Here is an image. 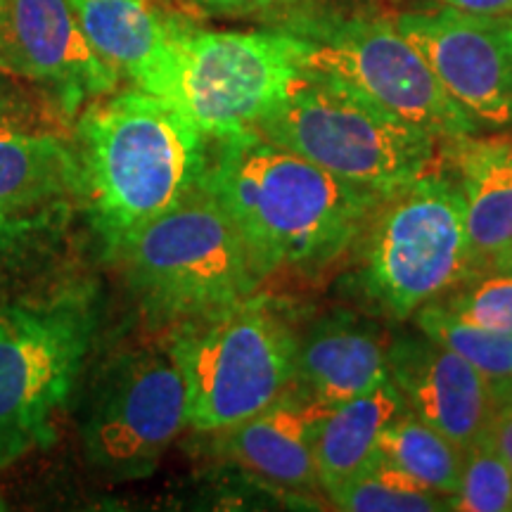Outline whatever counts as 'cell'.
Listing matches in <instances>:
<instances>
[{
	"instance_id": "cell-1",
	"label": "cell",
	"mask_w": 512,
	"mask_h": 512,
	"mask_svg": "<svg viewBox=\"0 0 512 512\" xmlns=\"http://www.w3.org/2000/svg\"><path fill=\"white\" fill-rule=\"evenodd\" d=\"M202 183L228 211L261 283L323 273L356 247L387 197L344 181L254 128L207 138Z\"/></svg>"
},
{
	"instance_id": "cell-2",
	"label": "cell",
	"mask_w": 512,
	"mask_h": 512,
	"mask_svg": "<svg viewBox=\"0 0 512 512\" xmlns=\"http://www.w3.org/2000/svg\"><path fill=\"white\" fill-rule=\"evenodd\" d=\"M74 145L81 202L110 252L188 197L209 162V140L188 114L140 88L88 102L76 119Z\"/></svg>"
},
{
	"instance_id": "cell-3",
	"label": "cell",
	"mask_w": 512,
	"mask_h": 512,
	"mask_svg": "<svg viewBox=\"0 0 512 512\" xmlns=\"http://www.w3.org/2000/svg\"><path fill=\"white\" fill-rule=\"evenodd\" d=\"M169 349L188 387V427L216 434L290 392L299 332L259 290L174 325Z\"/></svg>"
},
{
	"instance_id": "cell-4",
	"label": "cell",
	"mask_w": 512,
	"mask_h": 512,
	"mask_svg": "<svg viewBox=\"0 0 512 512\" xmlns=\"http://www.w3.org/2000/svg\"><path fill=\"white\" fill-rule=\"evenodd\" d=\"M252 128L320 169L384 197L418 181L439 157V140L430 133L316 69Z\"/></svg>"
},
{
	"instance_id": "cell-5",
	"label": "cell",
	"mask_w": 512,
	"mask_h": 512,
	"mask_svg": "<svg viewBox=\"0 0 512 512\" xmlns=\"http://www.w3.org/2000/svg\"><path fill=\"white\" fill-rule=\"evenodd\" d=\"M112 256L155 323L178 325L264 285L240 230L202 181L176 207L121 242Z\"/></svg>"
},
{
	"instance_id": "cell-6",
	"label": "cell",
	"mask_w": 512,
	"mask_h": 512,
	"mask_svg": "<svg viewBox=\"0 0 512 512\" xmlns=\"http://www.w3.org/2000/svg\"><path fill=\"white\" fill-rule=\"evenodd\" d=\"M356 247L358 290L389 318H411L458 285L467 275V228L453 166H432L387 197Z\"/></svg>"
},
{
	"instance_id": "cell-7",
	"label": "cell",
	"mask_w": 512,
	"mask_h": 512,
	"mask_svg": "<svg viewBox=\"0 0 512 512\" xmlns=\"http://www.w3.org/2000/svg\"><path fill=\"white\" fill-rule=\"evenodd\" d=\"M93 332V297L79 287L0 306V470L53 444Z\"/></svg>"
},
{
	"instance_id": "cell-8",
	"label": "cell",
	"mask_w": 512,
	"mask_h": 512,
	"mask_svg": "<svg viewBox=\"0 0 512 512\" xmlns=\"http://www.w3.org/2000/svg\"><path fill=\"white\" fill-rule=\"evenodd\" d=\"M311 41L294 31H204L178 38L169 98L207 138L252 128L309 72Z\"/></svg>"
},
{
	"instance_id": "cell-9",
	"label": "cell",
	"mask_w": 512,
	"mask_h": 512,
	"mask_svg": "<svg viewBox=\"0 0 512 512\" xmlns=\"http://www.w3.org/2000/svg\"><path fill=\"white\" fill-rule=\"evenodd\" d=\"M290 31L311 41L309 69L344 81L439 143H456L477 133L475 121L446 93L396 22L377 17L306 19Z\"/></svg>"
},
{
	"instance_id": "cell-10",
	"label": "cell",
	"mask_w": 512,
	"mask_h": 512,
	"mask_svg": "<svg viewBox=\"0 0 512 512\" xmlns=\"http://www.w3.org/2000/svg\"><path fill=\"white\" fill-rule=\"evenodd\" d=\"M188 427V387L169 344L124 354L102 373L81 422L86 463L131 482L157 470Z\"/></svg>"
},
{
	"instance_id": "cell-11",
	"label": "cell",
	"mask_w": 512,
	"mask_h": 512,
	"mask_svg": "<svg viewBox=\"0 0 512 512\" xmlns=\"http://www.w3.org/2000/svg\"><path fill=\"white\" fill-rule=\"evenodd\" d=\"M394 22L477 128L512 126V41L505 17L444 5L403 12Z\"/></svg>"
},
{
	"instance_id": "cell-12",
	"label": "cell",
	"mask_w": 512,
	"mask_h": 512,
	"mask_svg": "<svg viewBox=\"0 0 512 512\" xmlns=\"http://www.w3.org/2000/svg\"><path fill=\"white\" fill-rule=\"evenodd\" d=\"M0 72L46 88L67 117L119 83L72 0H0Z\"/></svg>"
},
{
	"instance_id": "cell-13",
	"label": "cell",
	"mask_w": 512,
	"mask_h": 512,
	"mask_svg": "<svg viewBox=\"0 0 512 512\" xmlns=\"http://www.w3.org/2000/svg\"><path fill=\"white\" fill-rule=\"evenodd\" d=\"M387 373L408 411L463 451L489 434L498 408L505 406L494 384L472 363L425 332L389 339Z\"/></svg>"
},
{
	"instance_id": "cell-14",
	"label": "cell",
	"mask_w": 512,
	"mask_h": 512,
	"mask_svg": "<svg viewBox=\"0 0 512 512\" xmlns=\"http://www.w3.org/2000/svg\"><path fill=\"white\" fill-rule=\"evenodd\" d=\"M387 344L368 318L337 311L299 332L292 387L313 406L330 411L387 380Z\"/></svg>"
},
{
	"instance_id": "cell-15",
	"label": "cell",
	"mask_w": 512,
	"mask_h": 512,
	"mask_svg": "<svg viewBox=\"0 0 512 512\" xmlns=\"http://www.w3.org/2000/svg\"><path fill=\"white\" fill-rule=\"evenodd\" d=\"M72 5L95 53L119 79L169 98L178 38L188 24L166 15L157 0H72Z\"/></svg>"
},
{
	"instance_id": "cell-16",
	"label": "cell",
	"mask_w": 512,
	"mask_h": 512,
	"mask_svg": "<svg viewBox=\"0 0 512 512\" xmlns=\"http://www.w3.org/2000/svg\"><path fill=\"white\" fill-rule=\"evenodd\" d=\"M325 413L328 411L290 389L240 425L216 432V444L228 460L283 489L318 491L320 477L313 441Z\"/></svg>"
},
{
	"instance_id": "cell-17",
	"label": "cell",
	"mask_w": 512,
	"mask_h": 512,
	"mask_svg": "<svg viewBox=\"0 0 512 512\" xmlns=\"http://www.w3.org/2000/svg\"><path fill=\"white\" fill-rule=\"evenodd\" d=\"M465 200L467 275L491 271L512 249L510 138H463L446 145ZM465 275V278H467Z\"/></svg>"
},
{
	"instance_id": "cell-18",
	"label": "cell",
	"mask_w": 512,
	"mask_h": 512,
	"mask_svg": "<svg viewBox=\"0 0 512 512\" xmlns=\"http://www.w3.org/2000/svg\"><path fill=\"white\" fill-rule=\"evenodd\" d=\"M81 197L74 138L60 131H0V207L31 209Z\"/></svg>"
},
{
	"instance_id": "cell-19",
	"label": "cell",
	"mask_w": 512,
	"mask_h": 512,
	"mask_svg": "<svg viewBox=\"0 0 512 512\" xmlns=\"http://www.w3.org/2000/svg\"><path fill=\"white\" fill-rule=\"evenodd\" d=\"M406 411V401L389 377L370 392L330 408L320 418L313 441L320 489L328 491L366 467L380 451L384 430Z\"/></svg>"
},
{
	"instance_id": "cell-20",
	"label": "cell",
	"mask_w": 512,
	"mask_h": 512,
	"mask_svg": "<svg viewBox=\"0 0 512 512\" xmlns=\"http://www.w3.org/2000/svg\"><path fill=\"white\" fill-rule=\"evenodd\" d=\"M72 202L31 209L0 207V294L55 264L69 233Z\"/></svg>"
},
{
	"instance_id": "cell-21",
	"label": "cell",
	"mask_w": 512,
	"mask_h": 512,
	"mask_svg": "<svg viewBox=\"0 0 512 512\" xmlns=\"http://www.w3.org/2000/svg\"><path fill=\"white\" fill-rule=\"evenodd\" d=\"M332 508L347 512H441L453 498L427 489L392 458L377 451L366 467L325 491Z\"/></svg>"
},
{
	"instance_id": "cell-22",
	"label": "cell",
	"mask_w": 512,
	"mask_h": 512,
	"mask_svg": "<svg viewBox=\"0 0 512 512\" xmlns=\"http://www.w3.org/2000/svg\"><path fill=\"white\" fill-rule=\"evenodd\" d=\"M380 451L427 489L456 498L463 484L465 451L413 411L401 413L380 439Z\"/></svg>"
},
{
	"instance_id": "cell-23",
	"label": "cell",
	"mask_w": 512,
	"mask_h": 512,
	"mask_svg": "<svg viewBox=\"0 0 512 512\" xmlns=\"http://www.w3.org/2000/svg\"><path fill=\"white\" fill-rule=\"evenodd\" d=\"M415 325L437 339L494 384L503 403L512 401V335L491 332L453 316L439 299L415 311Z\"/></svg>"
},
{
	"instance_id": "cell-24",
	"label": "cell",
	"mask_w": 512,
	"mask_h": 512,
	"mask_svg": "<svg viewBox=\"0 0 512 512\" xmlns=\"http://www.w3.org/2000/svg\"><path fill=\"white\" fill-rule=\"evenodd\" d=\"M439 299L453 316L477 328L512 335V271H484L467 275Z\"/></svg>"
},
{
	"instance_id": "cell-25",
	"label": "cell",
	"mask_w": 512,
	"mask_h": 512,
	"mask_svg": "<svg viewBox=\"0 0 512 512\" xmlns=\"http://www.w3.org/2000/svg\"><path fill=\"white\" fill-rule=\"evenodd\" d=\"M453 510L512 512V465L489 434L465 451L463 484L453 498Z\"/></svg>"
},
{
	"instance_id": "cell-26",
	"label": "cell",
	"mask_w": 512,
	"mask_h": 512,
	"mask_svg": "<svg viewBox=\"0 0 512 512\" xmlns=\"http://www.w3.org/2000/svg\"><path fill=\"white\" fill-rule=\"evenodd\" d=\"M200 8L211 15L235 19H285V22H302V8L306 0H195ZM297 27V24H294ZM290 31V29H287Z\"/></svg>"
},
{
	"instance_id": "cell-27",
	"label": "cell",
	"mask_w": 512,
	"mask_h": 512,
	"mask_svg": "<svg viewBox=\"0 0 512 512\" xmlns=\"http://www.w3.org/2000/svg\"><path fill=\"white\" fill-rule=\"evenodd\" d=\"M46 121L41 107L0 79V131H60Z\"/></svg>"
},
{
	"instance_id": "cell-28",
	"label": "cell",
	"mask_w": 512,
	"mask_h": 512,
	"mask_svg": "<svg viewBox=\"0 0 512 512\" xmlns=\"http://www.w3.org/2000/svg\"><path fill=\"white\" fill-rule=\"evenodd\" d=\"M489 439L501 451V456L512 465V401L498 408L494 422H491Z\"/></svg>"
},
{
	"instance_id": "cell-29",
	"label": "cell",
	"mask_w": 512,
	"mask_h": 512,
	"mask_svg": "<svg viewBox=\"0 0 512 512\" xmlns=\"http://www.w3.org/2000/svg\"><path fill=\"white\" fill-rule=\"evenodd\" d=\"M441 5L456 8L472 15H489V17H505L512 15V0H439Z\"/></svg>"
},
{
	"instance_id": "cell-30",
	"label": "cell",
	"mask_w": 512,
	"mask_h": 512,
	"mask_svg": "<svg viewBox=\"0 0 512 512\" xmlns=\"http://www.w3.org/2000/svg\"><path fill=\"white\" fill-rule=\"evenodd\" d=\"M505 27H508V34H510V41H512V15H505Z\"/></svg>"
},
{
	"instance_id": "cell-31",
	"label": "cell",
	"mask_w": 512,
	"mask_h": 512,
	"mask_svg": "<svg viewBox=\"0 0 512 512\" xmlns=\"http://www.w3.org/2000/svg\"><path fill=\"white\" fill-rule=\"evenodd\" d=\"M0 510H8V505H5V498L0 496Z\"/></svg>"
},
{
	"instance_id": "cell-32",
	"label": "cell",
	"mask_w": 512,
	"mask_h": 512,
	"mask_svg": "<svg viewBox=\"0 0 512 512\" xmlns=\"http://www.w3.org/2000/svg\"><path fill=\"white\" fill-rule=\"evenodd\" d=\"M510 143H512V136H510Z\"/></svg>"
}]
</instances>
